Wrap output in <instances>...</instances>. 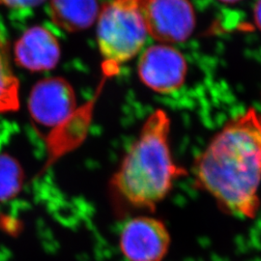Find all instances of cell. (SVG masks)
<instances>
[{"instance_id":"16","label":"cell","mask_w":261,"mask_h":261,"mask_svg":"<svg viewBox=\"0 0 261 261\" xmlns=\"http://www.w3.org/2000/svg\"><path fill=\"white\" fill-rule=\"evenodd\" d=\"M219 1H221L223 3H227V4H233V3H236V2H239L240 0H219Z\"/></svg>"},{"instance_id":"1","label":"cell","mask_w":261,"mask_h":261,"mask_svg":"<svg viewBox=\"0 0 261 261\" xmlns=\"http://www.w3.org/2000/svg\"><path fill=\"white\" fill-rule=\"evenodd\" d=\"M195 185L224 213L254 219L260 207L261 115L250 110L228 122L194 164Z\"/></svg>"},{"instance_id":"10","label":"cell","mask_w":261,"mask_h":261,"mask_svg":"<svg viewBox=\"0 0 261 261\" xmlns=\"http://www.w3.org/2000/svg\"><path fill=\"white\" fill-rule=\"evenodd\" d=\"M49 9L56 25L71 32L90 28L100 14L97 0H50Z\"/></svg>"},{"instance_id":"12","label":"cell","mask_w":261,"mask_h":261,"mask_svg":"<svg viewBox=\"0 0 261 261\" xmlns=\"http://www.w3.org/2000/svg\"><path fill=\"white\" fill-rule=\"evenodd\" d=\"M22 181L23 172L19 163L7 154H0V201L16 196Z\"/></svg>"},{"instance_id":"11","label":"cell","mask_w":261,"mask_h":261,"mask_svg":"<svg viewBox=\"0 0 261 261\" xmlns=\"http://www.w3.org/2000/svg\"><path fill=\"white\" fill-rule=\"evenodd\" d=\"M19 84L10 65L7 51L0 53V112L17 111Z\"/></svg>"},{"instance_id":"4","label":"cell","mask_w":261,"mask_h":261,"mask_svg":"<svg viewBox=\"0 0 261 261\" xmlns=\"http://www.w3.org/2000/svg\"><path fill=\"white\" fill-rule=\"evenodd\" d=\"M171 243L167 225L157 218L139 216L126 222L119 247L128 261H163Z\"/></svg>"},{"instance_id":"14","label":"cell","mask_w":261,"mask_h":261,"mask_svg":"<svg viewBox=\"0 0 261 261\" xmlns=\"http://www.w3.org/2000/svg\"><path fill=\"white\" fill-rule=\"evenodd\" d=\"M254 20H255L256 27L259 28L261 31V0H257L254 7Z\"/></svg>"},{"instance_id":"7","label":"cell","mask_w":261,"mask_h":261,"mask_svg":"<svg viewBox=\"0 0 261 261\" xmlns=\"http://www.w3.org/2000/svg\"><path fill=\"white\" fill-rule=\"evenodd\" d=\"M138 71L141 82L153 91L172 93L185 83L187 61L176 48L154 45L140 56Z\"/></svg>"},{"instance_id":"5","label":"cell","mask_w":261,"mask_h":261,"mask_svg":"<svg viewBox=\"0 0 261 261\" xmlns=\"http://www.w3.org/2000/svg\"><path fill=\"white\" fill-rule=\"evenodd\" d=\"M142 11L148 35L166 45L182 43L194 31L196 17L189 0H145Z\"/></svg>"},{"instance_id":"3","label":"cell","mask_w":261,"mask_h":261,"mask_svg":"<svg viewBox=\"0 0 261 261\" xmlns=\"http://www.w3.org/2000/svg\"><path fill=\"white\" fill-rule=\"evenodd\" d=\"M144 1L112 0L99 14L97 39L109 75L137 56L145 44Z\"/></svg>"},{"instance_id":"15","label":"cell","mask_w":261,"mask_h":261,"mask_svg":"<svg viewBox=\"0 0 261 261\" xmlns=\"http://www.w3.org/2000/svg\"><path fill=\"white\" fill-rule=\"evenodd\" d=\"M5 51H7V47H6L4 38L0 33V53H5Z\"/></svg>"},{"instance_id":"2","label":"cell","mask_w":261,"mask_h":261,"mask_svg":"<svg viewBox=\"0 0 261 261\" xmlns=\"http://www.w3.org/2000/svg\"><path fill=\"white\" fill-rule=\"evenodd\" d=\"M169 129V117L164 111H156L146 119L111 180L118 203L154 212L178 179L189 174L172 157Z\"/></svg>"},{"instance_id":"8","label":"cell","mask_w":261,"mask_h":261,"mask_svg":"<svg viewBox=\"0 0 261 261\" xmlns=\"http://www.w3.org/2000/svg\"><path fill=\"white\" fill-rule=\"evenodd\" d=\"M15 58L19 66L32 72L47 71L56 67L60 47L56 36L47 28H29L15 46Z\"/></svg>"},{"instance_id":"6","label":"cell","mask_w":261,"mask_h":261,"mask_svg":"<svg viewBox=\"0 0 261 261\" xmlns=\"http://www.w3.org/2000/svg\"><path fill=\"white\" fill-rule=\"evenodd\" d=\"M28 106L33 121L55 130L76 112L75 91L63 79H45L33 87Z\"/></svg>"},{"instance_id":"13","label":"cell","mask_w":261,"mask_h":261,"mask_svg":"<svg viewBox=\"0 0 261 261\" xmlns=\"http://www.w3.org/2000/svg\"><path fill=\"white\" fill-rule=\"evenodd\" d=\"M44 1L45 0H0V5L11 8H25L37 6Z\"/></svg>"},{"instance_id":"9","label":"cell","mask_w":261,"mask_h":261,"mask_svg":"<svg viewBox=\"0 0 261 261\" xmlns=\"http://www.w3.org/2000/svg\"><path fill=\"white\" fill-rule=\"evenodd\" d=\"M91 118V108L84 107L76 110L75 114L62 125L51 130L47 138L48 161L46 168L54 164L57 159L75 147L84 140Z\"/></svg>"}]
</instances>
